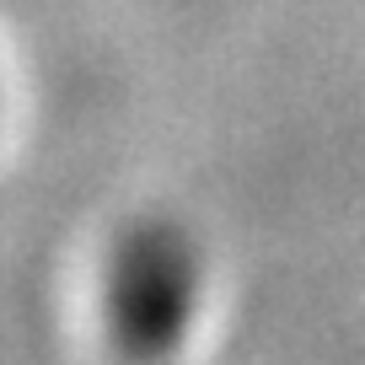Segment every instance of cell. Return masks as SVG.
Masks as SVG:
<instances>
[{"label": "cell", "mask_w": 365, "mask_h": 365, "mask_svg": "<svg viewBox=\"0 0 365 365\" xmlns=\"http://www.w3.org/2000/svg\"><path fill=\"white\" fill-rule=\"evenodd\" d=\"M182 307H188V263H182L178 242L140 237L118 269V290H113V317L124 328V344L161 349L178 333Z\"/></svg>", "instance_id": "6da1fadb"}]
</instances>
